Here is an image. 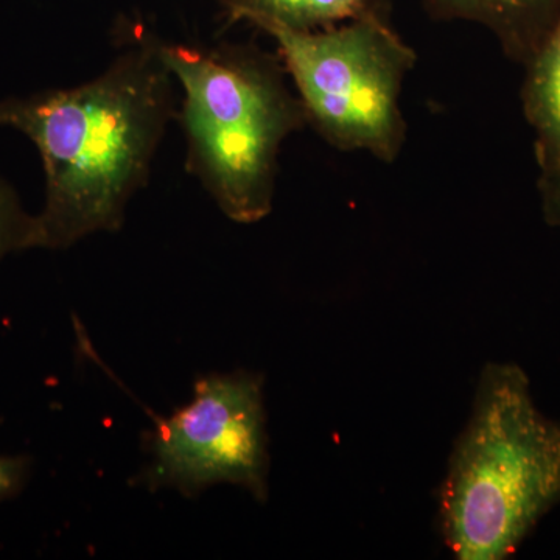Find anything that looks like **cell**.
<instances>
[{"label":"cell","mask_w":560,"mask_h":560,"mask_svg":"<svg viewBox=\"0 0 560 560\" xmlns=\"http://www.w3.org/2000/svg\"><path fill=\"white\" fill-rule=\"evenodd\" d=\"M176 114L171 69L149 33H136L97 79L0 101V128L22 132L43 161L46 198L28 249L119 231Z\"/></svg>","instance_id":"1"},{"label":"cell","mask_w":560,"mask_h":560,"mask_svg":"<svg viewBox=\"0 0 560 560\" xmlns=\"http://www.w3.org/2000/svg\"><path fill=\"white\" fill-rule=\"evenodd\" d=\"M559 503L560 422L521 366L488 364L441 489L445 544L460 560L510 558Z\"/></svg>","instance_id":"2"},{"label":"cell","mask_w":560,"mask_h":560,"mask_svg":"<svg viewBox=\"0 0 560 560\" xmlns=\"http://www.w3.org/2000/svg\"><path fill=\"white\" fill-rule=\"evenodd\" d=\"M160 51L184 92L176 116L187 140V171L228 219L264 220L275 201L280 147L308 125L282 61L242 44L160 40Z\"/></svg>","instance_id":"3"},{"label":"cell","mask_w":560,"mask_h":560,"mask_svg":"<svg viewBox=\"0 0 560 560\" xmlns=\"http://www.w3.org/2000/svg\"><path fill=\"white\" fill-rule=\"evenodd\" d=\"M279 47L308 125L331 147L366 151L390 164L407 142L401 88L416 51L388 20H360L319 32L260 25Z\"/></svg>","instance_id":"4"},{"label":"cell","mask_w":560,"mask_h":560,"mask_svg":"<svg viewBox=\"0 0 560 560\" xmlns=\"http://www.w3.org/2000/svg\"><path fill=\"white\" fill-rule=\"evenodd\" d=\"M149 467L140 481L195 497L215 485L268 497L264 382L249 372L212 374L195 383L194 397L149 434Z\"/></svg>","instance_id":"5"},{"label":"cell","mask_w":560,"mask_h":560,"mask_svg":"<svg viewBox=\"0 0 560 560\" xmlns=\"http://www.w3.org/2000/svg\"><path fill=\"white\" fill-rule=\"evenodd\" d=\"M440 21H467L488 28L510 60L525 66L560 14V0H423Z\"/></svg>","instance_id":"6"},{"label":"cell","mask_w":560,"mask_h":560,"mask_svg":"<svg viewBox=\"0 0 560 560\" xmlns=\"http://www.w3.org/2000/svg\"><path fill=\"white\" fill-rule=\"evenodd\" d=\"M394 0H221L226 24L278 25L293 32H319L348 22L388 20Z\"/></svg>","instance_id":"7"},{"label":"cell","mask_w":560,"mask_h":560,"mask_svg":"<svg viewBox=\"0 0 560 560\" xmlns=\"http://www.w3.org/2000/svg\"><path fill=\"white\" fill-rule=\"evenodd\" d=\"M522 108L534 132L539 168L560 164V14L525 66Z\"/></svg>","instance_id":"8"},{"label":"cell","mask_w":560,"mask_h":560,"mask_svg":"<svg viewBox=\"0 0 560 560\" xmlns=\"http://www.w3.org/2000/svg\"><path fill=\"white\" fill-rule=\"evenodd\" d=\"M32 220L18 191L0 176V261L10 254L28 250Z\"/></svg>","instance_id":"9"},{"label":"cell","mask_w":560,"mask_h":560,"mask_svg":"<svg viewBox=\"0 0 560 560\" xmlns=\"http://www.w3.org/2000/svg\"><path fill=\"white\" fill-rule=\"evenodd\" d=\"M537 180L544 219L552 228H560V164L539 168Z\"/></svg>","instance_id":"10"},{"label":"cell","mask_w":560,"mask_h":560,"mask_svg":"<svg viewBox=\"0 0 560 560\" xmlns=\"http://www.w3.org/2000/svg\"><path fill=\"white\" fill-rule=\"evenodd\" d=\"M31 459L0 455V501L9 500L24 488L31 475Z\"/></svg>","instance_id":"11"}]
</instances>
